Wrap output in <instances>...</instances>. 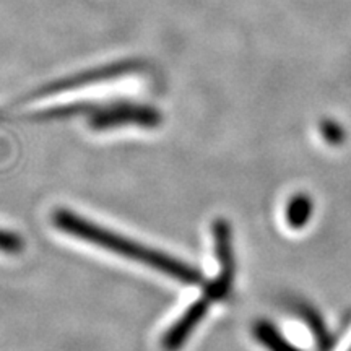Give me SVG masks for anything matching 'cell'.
Segmentation results:
<instances>
[{
	"instance_id": "cell-9",
	"label": "cell",
	"mask_w": 351,
	"mask_h": 351,
	"mask_svg": "<svg viewBox=\"0 0 351 351\" xmlns=\"http://www.w3.org/2000/svg\"><path fill=\"white\" fill-rule=\"evenodd\" d=\"M21 251H23V239L16 232L0 230V252L15 256Z\"/></svg>"
},
{
	"instance_id": "cell-5",
	"label": "cell",
	"mask_w": 351,
	"mask_h": 351,
	"mask_svg": "<svg viewBox=\"0 0 351 351\" xmlns=\"http://www.w3.org/2000/svg\"><path fill=\"white\" fill-rule=\"evenodd\" d=\"M212 302L213 301L210 300L208 296L204 295L187 307L186 313L176 320L173 327L165 333L163 341H161L165 351H178L182 348L189 337H191V333L195 330V327L199 326L205 315H207Z\"/></svg>"
},
{
	"instance_id": "cell-1",
	"label": "cell",
	"mask_w": 351,
	"mask_h": 351,
	"mask_svg": "<svg viewBox=\"0 0 351 351\" xmlns=\"http://www.w3.org/2000/svg\"><path fill=\"white\" fill-rule=\"evenodd\" d=\"M52 219H54V225L60 231L69 232V234L86 241V243L99 245L106 251L143 263V265L152 267L155 270H160L161 274L168 275L171 278L178 280V282L186 285H200L204 282V276L194 267L187 265V263L168 256V254L150 249L148 245L138 244L135 241L124 238V236L116 234V232L109 231L106 228L95 225V223L88 221V219L70 212V210H56Z\"/></svg>"
},
{
	"instance_id": "cell-10",
	"label": "cell",
	"mask_w": 351,
	"mask_h": 351,
	"mask_svg": "<svg viewBox=\"0 0 351 351\" xmlns=\"http://www.w3.org/2000/svg\"><path fill=\"white\" fill-rule=\"evenodd\" d=\"M320 134L326 142L330 145H340L345 140L343 127L333 121H322L320 122Z\"/></svg>"
},
{
	"instance_id": "cell-8",
	"label": "cell",
	"mask_w": 351,
	"mask_h": 351,
	"mask_svg": "<svg viewBox=\"0 0 351 351\" xmlns=\"http://www.w3.org/2000/svg\"><path fill=\"white\" fill-rule=\"evenodd\" d=\"M314 205L313 200L306 194H298L288 202L287 207V223L293 230H301L309 223L313 217Z\"/></svg>"
},
{
	"instance_id": "cell-2",
	"label": "cell",
	"mask_w": 351,
	"mask_h": 351,
	"mask_svg": "<svg viewBox=\"0 0 351 351\" xmlns=\"http://www.w3.org/2000/svg\"><path fill=\"white\" fill-rule=\"evenodd\" d=\"M213 243L215 254L219 265V274L210 285L205 288L204 295L212 301H223L230 296L232 283H234V254L231 247V228L226 219L217 218L213 221Z\"/></svg>"
},
{
	"instance_id": "cell-4",
	"label": "cell",
	"mask_w": 351,
	"mask_h": 351,
	"mask_svg": "<svg viewBox=\"0 0 351 351\" xmlns=\"http://www.w3.org/2000/svg\"><path fill=\"white\" fill-rule=\"evenodd\" d=\"M143 125L156 127L161 124V114L155 108L142 104H114L104 109L96 108L90 117V125L95 130L112 129L119 125Z\"/></svg>"
},
{
	"instance_id": "cell-6",
	"label": "cell",
	"mask_w": 351,
	"mask_h": 351,
	"mask_svg": "<svg viewBox=\"0 0 351 351\" xmlns=\"http://www.w3.org/2000/svg\"><path fill=\"white\" fill-rule=\"evenodd\" d=\"M254 335L269 351H302L291 345L276 328L267 320H261L254 327Z\"/></svg>"
},
{
	"instance_id": "cell-3",
	"label": "cell",
	"mask_w": 351,
	"mask_h": 351,
	"mask_svg": "<svg viewBox=\"0 0 351 351\" xmlns=\"http://www.w3.org/2000/svg\"><path fill=\"white\" fill-rule=\"evenodd\" d=\"M142 67V64L137 62V60H124V62H117V64H111L106 65V67H99L95 70H88V72L78 73V75L64 78V80L49 83L41 90L33 91L28 96H23L20 101H16L15 106L25 103V101L29 99H38V98H44V96H51V95H57V93H64V91L73 90V88L78 86H85L90 85V83H98V82H104V80H111V78L125 75V73L135 72Z\"/></svg>"
},
{
	"instance_id": "cell-7",
	"label": "cell",
	"mask_w": 351,
	"mask_h": 351,
	"mask_svg": "<svg viewBox=\"0 0 351 351\" xmlns=\"http://www.w3.org/2000/svg\"><path fill=\"white\" fill-rule=\"evenodd\" d=\"M300 313L302 315V319L306 320V324L309 326L311 332L314 333L315 337V343H317L319 351H332L333 345H335V339L332 337V333L328 332V328L324 324V320L320 315L315 313L314 309L307 306H301Z\"/></svg>"
}]
</instances>
